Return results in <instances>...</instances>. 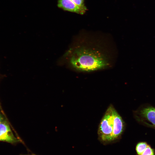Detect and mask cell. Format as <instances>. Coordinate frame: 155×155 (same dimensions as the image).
Instances as JSON below:
<instances>
[{
	"instance_id": "cell-10",
	"label": "cell",
	"mask_w": 155,
	"mask_h": 155,
	"mask_svg": "<svg viewBox=\"0 0 155 155\" xmlns=\"http://www.w3.org/2000/svg\"></svg>"
},
{
	"instance_id": "cell-5",
	"label": "cell",
	"mask_w": 155,
	"mask_h": 155,
	"mask_svg": "<svg viewBox=\"0 0 155 155\" xmlns=\"http://www.w3.org/2000/svg\"><path fill=\"white\" fill-rule=\"evenodd\" d=\"M141 116L152 124L150 126H155V108L149 107L142 110L140 112Z\"/></svg>"
},
{
	"instance_id": "cell-1",
	"label": "cell",
	"mask_w": 155,
	"mask_h": 155,
	"mask_svg": "<svg viewBox=\"0 0 155 155\" xmlns=\"http://www.w3.org/2000/svg\"><path fill=\"white\" fill-rule=\"evenodd\" d=\"M117 56V48L111 37L84 32L79 36L71 50L69 63L76 71L91 73L111 68Z\"/></svg>"
},
{
	"instance_id": "cell-9",
	"label": "cell",
	"mask_w": 155,
	"mask_h": 155,
	"mask_svg": "<svg viewBox=\"0 0 155 155\" xmlns=\"http://www.w3.org/2000/svg\"><path fill=\"white\" fill-rule=\"evenodd\" d=\"M151 126L152 127H154L155 128V126Z\"/></svg>"
},
{
	"instance_id": "cell-4",
	"label": "cell",
	"mask_w": 155,
	"mask_h": 155,
	"mask_svg": "<svg viewBox=\"0 0 155 155\" xmlns=\"http://www.w3.org/2000/svg\"><path fill=\"white\" fill-rule=\"evenodd\" d=\"M57 6L64 10L81 15L83 14L86 11L76 5L71 0H58Z\"/></svg>"
},
{
	"instance_id": "cell-3",
	"label": "cell",
	"mask_w": 155,
	"mask_h": 155,
	"mask_svg": "<svg viewBox=\"0 0 155 155\" xmlns=\"http://www.w3.org/2000/svg\"><path fill=\"white\" fill-rule=\"evenodd\" d=\"M0 141L11 143L19 141L13 133L9 124L6 121H3L0 123Z\"/></svg>"
},
{
	"instance_id": "cell-7",
	"label": "cell",
	"mask_w": 155,
	"mask_h": 155,
	"mask_svg": "<svg viewBox=\"0 0 155 155\" xmlns=\"http://www.w3.org/2000/svg\"><path fill=\"white\" fill-rule=\"evenodd\" d=\"M76 5L80 7L87 10V9L84 4V0H71Z\"/></svg>"
},
{
	"instance_id": "cell-2",
	"label": "cell",
	"mask_w": 155,
	"mask_h": 155,
	"mask_svg": "<svg viewBox=\"0 0 155 155\" xmlns=\"http://www.w3.org/2000/svg\"><path fill=\"white\" fill-rule=\"evenodd\" d=\"M124 122L113 106H109L99 124L98 134L103 142H110L120 137L124 130Z\"/></svg>"
},
{
	"instance_id": "cell-8",
	"label": "cell",
	"mask_w": 155,
	"mask_h": 155,
	"mask_svg": "<svg viewBox=\"0 0 155 155\" xmlns=\"http://www.w3.org/2000/svg\"><path fill=\"white\" fill-rule=\"evenodd\" d=\"M3 118L0 113V123L3 121Z\"/></svg>"
},
{
	"instance_id": "cell-6",
	"label": "cell",
	"mask_w": 155,
	"mask_h": 155,
	"mask_svg": "<svg viewBox=\"0 0 155 155\" xmlns=\"http://www.w3.org/2000/svg\"><path fill=\"white\" fill-rule=\"evenodd\" d=\"M136 150L138 155H154L153 150L145 142H140L137 144Z\"/></svg>"
}]
</instances>
